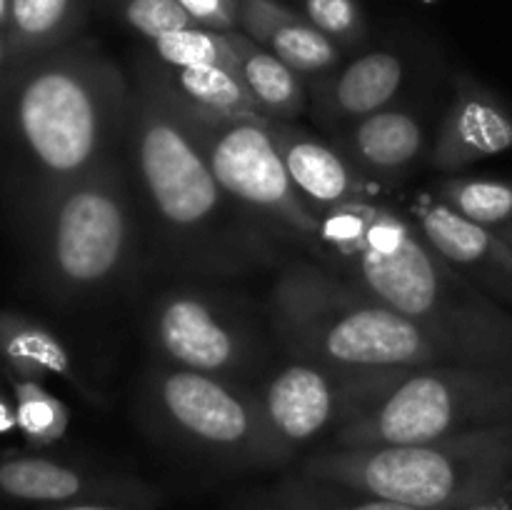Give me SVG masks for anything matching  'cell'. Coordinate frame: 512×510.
Masks as SVG:
<instances>
[{"label":"cell","mask_w":512,"mask_h":510,"mask_svg":"<svg viewBox=\"0 0 512 510\" xmlns=\"http://www.w3.org/2000/svg\"><path fill=\"white\" fill-rule=\"evenodd\" d=\"M15 68H18V65H15ZM15 68H0V103H3L5 93H8V88H10V80H13V73H15Z\"/></svg>","instance_id":"cell-34"},{"label":"cell","mask_w":512,"mask_h":510,"mask_svg":"<svg viewBox=\"0 0 512 510\" xmlns=\"http://www.w3.org/2000/svg\"><path fill=\"white\" fill-rule=\"evenodd\" d=\"M510 490H512V483H510Z\"/></svg>","instance_id":"cell-38"},{"label":"cell","mask_w":512,"mask_h":510,"mask_svg":"<svg viewBox=\"0 0 512 510\" xmlns=\"http://www.w3.org/2000/svg\"><path fill=\"white\" fill-rule=\"evenodd\" d=\"M155 418L185 448L228 465L255 468L260 438L258 395L218 375L160 365L148 380Z\"/></svg>","instance_id":"cell-9"},{"label":"cell","mask_w":512,"mask_h":510,"mask_svg":"<svg viewBox=\"0 0 512 510\" xmlns=\"http://www.w3.org/2000/svg\"><path fill=\"white\" fill-rule=\"evenodd\" d=\"M195 25L210 30H238V0H178Z\"/></svg>","instance_id":"cell-29"},{"label":"cell","mask_w":512,"mask_h":510,"mask_svg":"<svg viewBox=\"0 0 512 510\" xmlns=\"http://www.w3.org/2000/svg\"><path fill=\"white\" fill-rule=\"evenodd\" d=\"M298 470L415 510H470L512 493V423L418 445H328Z\"/></svg>","instance_id":"cell-5"},{"label":"cell","mask_w":512,"mask_h":510,"mask_svg":"<svg viewBox=\"0 0 512 510\" xmlns=\"http://www.w3.org/2000/svg\"><path fill=\"white\" fill-rule=\"evenodd\" d=\"M165 93L193 113L223 120H273L260 110L243 78L223 68H173L158 60H145Z\"/></svg>","instance_id":"cell-17"},{"label":"cell","mask_w":512,"mask_h":510,"mask_svg":"<svg viewBox=\"0 0 512 510\" xmlns=\"http://www.w3.org/2000/svg\"><path fill=\"white\" fill-rule=\"evenodd\" d=\"M153 58L173 68H223L238 75V53L233 45V30L193 28L175 30L158 40H150Z\"/></svg>","instance_id":"cell-24"},{"label":"cell","mask_w":512,"mask_h":510,"mask_svg":"<svg viewBox=\"0 0 512 510\" xmlns=\"http://www.w3.org/2000/svg\"><path fill=\"white\" fill-rule=\"evenodd\" d=\"M305 18L338 48H355L368 35L358 0H303Z\"/></svg>","instance_id":"cell-28"},{"label":"cell","mask_w":512,"mask_h":510,"mask_svg":"<svg viewBox=\"0 0 512 510\" xmlns=\"http://www.w3.org/2000/svg\"><path fill=\"white\" fill-rule=\"evenodd\" d=\"M15 65H20L18 55H15L13 45H10L8 35L0 33V68H15Z\"/></svg>","instance_id":"cell-32"},{"label":"cell","mask_w":512,"mask_h":510,"mask_svg":"<svg viewBox=\"0 0 512 510\" xmlns=\"http://www.w3.org/2000/svg\"><path fill=\"white\" fill-rule=\"evenodd\" d=\"M345 405L330 448H385L512 423V370L425 365L343 370Z\"/></svg>","instance_id":"cell-4"},{"label":"cell","mask_w":512,"mask_h":510,"mask_svg":"<svg viewBox=\"0 0 512 510\" xmlns=\"http://www.w3.org/2000/svg\"><path fill=\"white\" fill-rule=\"evenodd\" d=\"M40 280L55 298H83L120 278L133 255L135 218L118 160L58 190L28 220Z\"/></svg>","instance_id":"cell-7"},{"label":"cell","mask_w":512,"mask_h":510,"mask_svg":"<svg viewBox=\"0 0 512 510\" xmlns=\"http://www.w3.org/2000/svg\"><path fill=\"white\" fill-rule=\"evenodd\" d=\"M495 233L500 235V238L505 240V243H510L512 245V223H508V225H500V228H493Z\"/></svg>","instance_id":"cell-36"},{"label":"cell","mask_w":512,"mask_h":510,"mask_svg":"<svg viewBox=\"0 0 512 510\" xmlns=\"http://www.w3.org/2000/svg\"><path fill=\"white\" fill-rule=\"evenodd\" d=\"M270 130H273V138L278 143L295 188L300 190L305 203L315 213L323 215L325 210L335 208V205L363 198V183H360V178H355V173L345 163L343 155H338V150L328 148L313 135L300 133L285 120H273Z\"/></svg>","instance_id":"cell-16"},{"label":"cell","mask_w":512,"mask_h":510,"mask_svg":"<svg viewBox=\"0 0 512 510\" xmlns=\"http://www.w3.org/2000/svg\"><path fill=\"white\" fill-rule=\"evenodd\" d=\"M315 253L350 288L490 350L512 370V313L460 273L418 225L368 195L320 215Z\"/></svg>","instance_id":"cell-2"},{"label":"cell","mask_w":512,"mask_h":510,"mask_svg":"<svg viewBox=\"0 0 512 510\" xmlns=\"http://www.w3.org/2000/svg\"><path fill=\"white\" fill-rule=\"evenodd\" d=\"M238 30L300 75L325 73L340 63L338 45L278 0H238Z\"/></svg>","instance_id":"cell-15"},{"label":"cell","mask_w":512,"mask_h":510,"mask_svg":"<svg viewBox=\"0 0 512 510\" xmlns=\"http://www.w3.org/2000/svg\"><path fill=\"white\" fill-rule=\"evenodd\" d=\"M150 338L165 365L218 378L240 373L253 360V343L240 320L193 290H170L155 300Z\"/></svg>","instance_id":"cell-11"},{"label":"cell","mask_w":512,"mask_h":510,"mask_svg":"<svg viewBox=\"0 0 512 510\" xmlns=\"http://www.w3.org/2000/svg\"><path fill=\"white\" fill-rule=\"evenodd\" d=\"M233 45L238 53V75L248 85L260 110L268 118L285 123L298 118L308 98L300 73L240 30H233Z\"/></svg>","instance_id":"cell-22"},{"label":"cell","mask_w":512,"mask_h":510,"mask_svg":"<svg viewBox=\"0 0 512 510\" xmlns=\"http://www.w3.org/2000/svg\"><path fill=\"white\" fill-rule=\"evenodd\" d=\"M10 25V0H0V33L8 35Z\"/></svg>","instance_id":"cell-35"},{"label":"cell","mask_w":512,"mask_h":510,"mask_svg":"<svg viewBox=\"0 0 512 510\" xmlns=\"http://www.w3.org/2000/svg\"><path fill=\"white\" fill-rule=\"evenodd\" d=\"M15 398V420L18 433L23 435L30 448H48L63 440L70 425V410L58 395L43 388L38 380H23L8 375Z\"/></svg>","instance_id":"cell-26"},{"label":"cell","mask_w":512,"mask_h":510,"mask_svg":"<svg viewBox=\"0 0 512 510\" xmlns=\"http://www.w3.org/2000/svg\"><path fill=\"white\" fill-rule=\"evenodd\" d=\"M345 405L343 370L295 358L258 395L260 438L255 468H278L340 425Z\"/></svg>","instance_id":"cell-10"},{"label":"cell","mask_w":512,"mask_h":510,"mask_svg":"<svg viewBox=\"0 0 512 510\" xmlns=\"http://www.w3.org/2000/svg\"><path fill=\"white\" fill-rule=\"evenodd\" d=\"M175 105L188 128L193 130L195 140L203 148L205 158L228 198L240 210L258 218L265 228L285 233L288 238L315 250L320 215L305 203L285 168V160L275 143L273 130H270L273 120H265V123L223 120L193 113L180 103Z\"/></svg>","instance_id":"cell-8"},{"label":"cell","mask_w":512,"mask_h":510,"mask_svg":"<svg viewBox=\"0 0 512 510\" xmlns=\"http://www.w3.org/2000/svg\"><path fill=\"white\" fill-rule=\"evenodd\" d=\"M403 60L388 50H373L355 58L348 68L340 70L328 90L330 113L340 118L363 120L385 110V105L398 95L403 85Z\"/></svg>","instance_id":"cell-21"},{"label":"cell","mask_w":512,"mask_h":510,"mask_svg":"<svg viewBox=\"0 0 512 510\" xmlns=\"http://www.w3.org/2000/svg\"><path fill=\"white\" fill-rule=\"evenodd\" d=\"M350 155L375 175L405 173L425 145L423 125L408 110H378L350 130Z\"/></svg>","instance_id":"cell-20"},{"label":"cell","mask_w":512,"mask_h":510,"mask_svg":"<svg viewBox=\"0 0 512 510\" xmlns=\"http://www.w3.org/2000/svg\"><path fill=\"white\" fill-rule=\"evenodd\" d=\"M135 180L158 228L193 258L218 253L228 235V193L203 148L148 65H140L130 100L128 133Z\"/></svg>","instance_id":"cell-6"},{"label":"cell","mask_w":512,"mask_h":510,"mask_svg":"<svg viewBox=\"0 0 512 510\" xmlns=\"http://www.w3.org/2000/svg\"><path fill=\"white\" fill-rule=\"evenodd\" d=\"M88 13V0H10L8 40L20 63L65 48Z\"/></svg>","instance_id":"cell-23"},{"label":"cell","mask_w":512,"mask_h":510,"mask_svg":"<svg viewBox=\"0 0 512 510\" xmlns=\"http://www.w3.org/2000/svg\"><path fill=\"white\" fill-rule=\"evenodd\" d=\"M18 430V420H15V403H10L0 390V435H8Z\"/></svg>","instance_id":"cell-30"},{"label":"cell","mask_w":512,"mask_h":510,"mask_svg":"<svg viewBox=\"0 0 512 510\" xmlns=\"http://www.w3.org/2000/svg\"><path fill=\"white\" fill-rule=\"evenodd\" d=\"M225 510H415L408 505L375 498L363 490L313 478L305 473L285 475L235 495Z\"/></svg>","instance_id":"cell-18"},{"label":"cell","mask_w":512,"mask_h":510,"mask_svg":"<svg viewBox=\"0 0 512 510\" xmlns=\"http://www.w3.org/2000/svg\"><path fill=\"white\" fill-rule=\"evenodd\" d=\"M470 510H512V493H505L500 495V498H493V500H485V503L475 505V508Z\"/></svg>","instance_id":"cell-33"},{"label":"cell","mask_w":512,"mask_h":510,"mask_svg":"<svg viewBox=\"0 0 512 510\" xmlns=\"http://www.w3.org/2000/svg\"><path fill=\"white\" fill-rule=\"evenodd\" d=\"M0 493L25 503H120L145 508L158 493L140 480L95 475L43 455H0Z\"/></svg>","instance_id":"cell-13"},{"label":"cell","mask_w":512,"mask_h":510,"mask_svg":"<svg viewBox=\"0 0 512 510\" xmlns=\"http://www.w3.org/2000/svg\"><path fill=\"white\" fill-rule=\"evenodd\" d=\"M508 150H512V108L483 83L458 75L430 163L443 173H458Z\"/></svg>","instance_id":"cell-14"},{"label":"cell","mask_w":512,"mask_h":510,"mask_svg":"<svg viewBox=\"0 0 512 510\" xmlns=\"http://www.w3.org/2000/svg\"><path fill=\"white\" fill-rule=\"evenodd\" d=\"M0 368H3V370H5V365H3V360H0Z\"/></svg>","instance_id":"cell-37"},{"label":"cell","mask_w":512,"mask_h":510,"mask_svg":"<svg viewBox=\"0 0 512 510\" xmlns=\"http://www.w3.org/2000/svg\"><path fill=\"white\" fill-rule=\"evenodd\" d=\"M43 510H140L133 505L120 503H65V505H48Z\"/></svg>","instance_id":"cell-31"},{"label":"cell","mask_w":512,"mask_h":510,"mask_svg":"<svg viewBox=\"0 0 512 510\" xmlns=\"http://www.w3.org/2000/svg\"><path fill=\"white\" fill-rule=\"evenodd\" d=\"M115 13L143 38L158 40L175 30L193 28V18L178 0H110Z\"/></svg>","instance_id":"cell-27"},{"label":"cell","mask_w":512,"mask_h":510,"mask_svg":"<svg viewBox=\"0 0 512 510\" xmlns=\"http://www.w3.org/2000/svg\"><path fill=\"white\" fill-rule=\"evenodd\" d=\"M413 223L428 243L490 298L512 308V245L493 228L465 220L443 200L420 193L410 205Z\"/></svg>","instance_id":"cell-12"},{"label":"cell","mask_w":512,"mask_h":510,"mask_svg":"<svg viewBox=\"0 0 512 510\" xmlns=\"http://www.w3.org/2000/svg\"><path fill=\"white\" fill-rule=\"evenodd\" d=\"M268 305L285 348L325 368L358 373L425 365L508 370L490 350L365 298L325 265H290L275 280Z\"/></svg>","instance_id":"cell-3"},{"label":"cell","mask_w":512,"mask_h":510,"mask_svg":"<svg viewBox=\"0 0 512 510\" xmlns=\"http://www.w3.org/2000/svg\"><path fill=\"white\" fill-rule=\"evenodd\" d=\"M0 360L5 365V378L15 375L43 383L45 378L55 375L85 390L83 380L75 375L63 340L45 325L10 310H0Z\"/></svg>","instance_id":"cell-19"},{"label":"cell","mask_w":512,"mask_h":510,"mask_svg":"<svg viewBox=\"0 0 512 510\" xmlns=\"http://www.w3.org/2000/svg\"><path fill=\"white\" fill-rule=\"evenodd\" d=\"M435 198L443 200L465 220H473L485 228L512 223V180L450 175L438 185Z\"/></svg>","instance_id":"cell-25"},{"label":"cell","mask_w":512,"mask_h":510,"mask_svg":"<svg viewBox=\"0 0 512 510\" xmlns=\"http://www.w3.org/2000/svg\"><path fill=\"white\" fill-rule=\"evenodd\" d=\"M128 85L93 45H65L15 68L3 98V125L28 223L58 190L115 158L128 133Z\"/></svg>","instance_id":"cell-1"}]
</instances>
